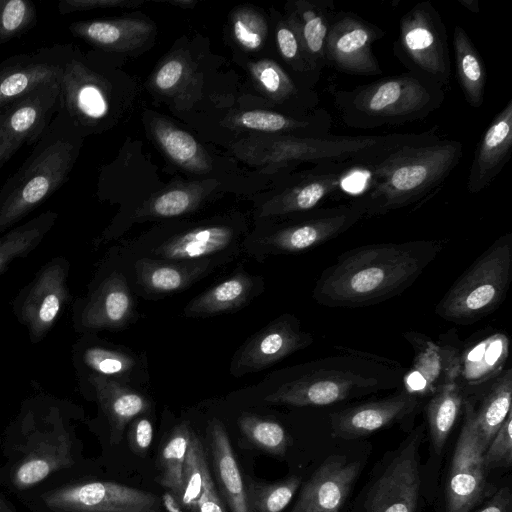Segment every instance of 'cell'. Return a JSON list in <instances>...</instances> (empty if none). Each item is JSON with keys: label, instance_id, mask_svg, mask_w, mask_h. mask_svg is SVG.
Returning <instances> with one entry per match:
<instances>
[{"label": "cell", "instance_id": "obj_50", "mask_svg": "<svg viewBox=\"0 0 512 512\" xmlns=\"http://www.w3.org/2000/svg\"><path fill=\"white\" fill-rule=\"evenodd\" d=\"M197 512H227L216 489L210 469L205 476L204 489L197 503Z\"/></svg>", "mask_w": 512, "mask_h": 512}, {"label": "cell", "instance_id": "obj_33", "mask_svg": "<svg viewBox=\"0 0 512 512\" xmlns=\"http://www.w3.org/2000/svg\"><path fill=\"white\" fill-rule=\"evenodd\" d=\"M208 434L216 481L230 512H250L245 481L223 423L212 420L208 425Z\"/></svg>", "mask_w": 512, "mask_h": 512}, {"label": "cell", "instance_id": "obj_8", "mask_svg": "<svg viewBox=\"0 0 512 512\" xmlns=\"http://www.w3.org/2000/svg\"><path fill=\"white\" fill-rule=\"evenodd\" d=\"M243 220L220 218L188 225H162L139 236L130 245L132 258L162 261H213L222 265L244 245Z\"/></svg>", "mask_w": 512, "mask_h": 512}, {"label": "cell", "instance_id": "obj_17", "mask_svg": "<svg viewBox=\"0 0 512 512\" xmlns=\"http://www.w3.org/2000/svg\"><path fill=\"white\" fill-rule=\"evenodd\" d=\"M464 423L455 447L446 489V512H471L485 489L483 448L472 415V404L464 398Z\"/></svg>", "mask_w": 512, "mask_h": 512}, {"label": "cell", "instance_id": "obj_45", "mask_svg": "<svg viewBox=\"0 0 512 512\" xmlns=\"http://www.w3.org/2000/svg\"><path fill=\"white\" fill-rule=\"evenodd\" d=\"M232 33L237 43L246 50H259L268 34L265 18L256 10L243 7L232 15Z\"/></svg>", "mask_w": 512, "mask_h": 512}, {"label": "cell", "instance_id": "obj_31", "mask_svg": "<svg viewBox=\"0 0 512 512\" xmlns=\"http://www.w3.org/2000/svg\"><path fill=\"white\" fill-rule=\"evenodd\" d=\"M262 285L258 276L239 269L194 297L185 306L183 314L186 317H209L235 311L261 293Z\"/></svg>", "mask_w": 512, "mask_h": 512}, {"label": "cell", "instance_id": "obj_1", "mask_svg": "<svg viewBox=\"0 0 512 512\" xmlns=\"http://www.w3.org/2000/svg\"><path fill=\"white\" fill-rule=\"evenodd\" d=\"M447 240L359 246L340 254L320 275L314 300L330 308H356L401 294L443 249Z\"/></svg>", "mask_w": 512, "mask_h": 512}, {"label": "cell", "instance_id": "obj_18", "mask_svg": "<svg viewBox=\"0 0 512 512\" xmlns=\"http://www.w3.org/2000/svg\"><path fill=\"white\" fill-rule=\"evenodd\" d=\"M73 44H53L0 62V108L33 90L59 81Z\"/></svg>", "mask_w": 512, "mask_h": 512}, {"label": "cell", "instance_id": "obj_15", "mask_svg": "<svg viewBox=\"0 0 512 512\" xmlns=\"http://www.w3.org/2000/svg\"><path fill=\"white\" fill-rule=\"evenodd\" d=\"M384 36L383 29L359 15L350 11H337L326 42L327 66L350 75L382 74L372 45Z\"/></svg>", "mask_w": 512, "mask_h": 512}, {"label": "cell", "instance_id": "obj_44", "mask_svg": "<svg viewBox=\"0 0 512 512\" xmlns=\"http://www.w3.org/2000/svg\"><path fill=\"white\" fill-rule=\"evenodd\" d=\"M37 18L36 6L30 0H0V45L28 33Z\"/></svg>", "mask_w": 512, "mask_h": 512}, {"label": "cell", "instance_id": "obj_24", "mask_svg": "<svg viewBox=\"0 0 512 512\" xmlns=\"http://www.w3.org/2000/svg\"><path fill=\"white\" fill-rule=\"evenodd\" d=\"M132 260L133 282L146 296L181 292L219 266L213 261H162L145 257Z\"/></svg>", "mask_w": 512, "mask_h": 512}, {"label": "cell", "instance_id": "obj_42", "mask_svg": "<svg viewBox=\"0 0 512 512\" xmlns=\"http://www.w3.org/2000/svg\"><path fill=\"white\" fill-rule=\"evenodd\" d=\"M208 470L203 445L198 435L192 431L183 468L182 487L177 497V501L185 511L197 512V503L203 492Z\"/></svg>", "mask_w": 512, "mask_h": 512}, {"label": "cell", "instance_id": "obj_37", "mask_svg": "<svg viewBox=\"0 0 512 512\" xmlns=\"http://www.w3.org/2000/svg\"><path fill=\"white\" fill-rule=\"evenodd\" d=\"M464 398V389L456 380L442 385L429 397L426 416L432 444L438 453L441 452L455 424Z\"/></svg>", "mask_w": 512, "mask_h": 512}, {"label": "cell", "instance_id": "obj_35", "mask_svg": "<svg viewBox=\"0 0 512 512\" xmlns=\"http://www.w3.org/2000/svg\"><path fill=\"white\" fill-rule=\"evenodd\" d=\"M452 45L462 94L473 108L484 102L487 74L481 55L464 28L454 26Z\"/></svg>", "mask_w": 512, "mask_h": 512}, {"label": "cell", "instance_id": "obj_30", "mask_svg": "<svg viewBox=\"0 0 512 512\" xmlns=\"http://www.w3.org/2000/svg\"><path fill=\"white\" fill-rule=\"evenodd\" d=\"M70 33L95 50L103 53H119L139 46L148 39L152 25L134 18H110L75 21L69 24Z\"/></svg>", "mask_w": 512, "mask_h": 512}, {"label": "cell", "instance_id": "obj_26", "mask_svg": "<svg viewBox=\"0 0 512 512\" xmlns=\"http://www.w3.org/2000/svg\"><path fill=\"white\" fill-rule=\"evenodd\" d=\"M509 355V339L503 332H493L474 341L462 342L457 383L465 394L482 388L503 370Z\"/></svg>", "mask_w": 512, "mask_h": 512}, {"label": "cell", "instance_id": "obj_41", "mask_svg": "<svg viewBox=\"0 0 512 512\" xmlns=\"http://www.w3.org/2000/svg\"><path fill=\"white\" fill-rule=\"evenodd\" d=\"M300 484L301 478L298 476H291L274 483L248 478L245 482V492L250 512L283 511Z\"/></svg>", "mask_w": 512, "mask_h": 512}, {"label": "cell", "instance_id": "obj_52", "mask_svg": "<svg viewBox=\"0 0 512 512\" xmlns=\"http://www.w3.org/2000/svg\"><path fill=\"white\" fill-rule=\"evenodd\" d=\"M457 2L471 13L478 14L480 12L477 0H457Z\"/></svg>", "mask_w": 512, "mask_h": 512}, {"label": "cell", "instance_id": "obj_38", "mask_svg": "<svg viewBox=\"0 0 512 512\" xmlns=\"http://www.w3.org/2000/svg\"><path fill=\"white\" fill-rule=\"evenodd\" d=\"M82 358L92 374L127 385L131 384L143 367L138 355L116 347L91 346L85 349Z\"/></svg>", "mask_w": 512, "mask_h": 512}, {"label": "cell", "instance_id": "obj_2", "mask_svg": "<svg viewBox=\"0 0 512 512\" xmlns=\"http://www.w3.org/2000/svg\"><path fill=\"white\" fill-rule=\"evenodd\" d=\"M463 155V144L436 139L401 146L369 167V179L360 195L365 218L377 217L423 203L444 185Z\"/></svg>", "mask_w": 512, "mask_h": 512}, {"label": "cell", "instance_id": "obj_40", "mask_svg": "<svg viewBox=\"0 0 512 512\" xmlns=\"http://www.w3.org/2000/svg\"><path fill=\"white\" fill-rule=\"evenodd\" d=\"M57 213L46 211L20 225L0 238V272L15 257L24 255L35 247L50 230Z\"/></svg>", "mask_w": 512, "mask_h": 512}, {"label": "cell", "instance_id": "obj_49", "mask_svg": "<svg viewBox=\"0 0 512 512\" xmlns=\"http://www.w3.org/2000/svg\"><path fill=\"white\" fill-rule=\"evenodd\" d=\"M133 4L139 5L140 3L123 0H61L57 4V10L60 15H68L93 9L132 6Z\"/></svg>", "mask_w": 512, "mask_h": 512}, {"label": "cell", "instance_id": "obj_32", "mask_svg": "<svg viewBox=\"0 0 512 512\" xmlns=\"http://www.w3.org/2000/svg\"><path fill=\"white\" fill-rule=\"evenodd\" d=\"M196 184L176 186L152 197L129 216L114 221L105 237L117 238L134 223L170 219L194 211L207 194L205 188Z\"/></svg>", "mask_w": 512, "mask_h": 512}, {"label": "cell", "instance_id": "obj_46", "mask_svg": "<svg viewBox=\"0 0 512 512\" xmlns=\"http://www.w3.org/2000/svg\"><path fill=\"white\" fill-rule=\"evenodd\" d=\"M486 470L509 467L512 463V412L496 432L483 454Z\"/></svg>", "mask_w": 512, "mask_h": 512}, {"label": "cell", "instance_id": "obj_25", "mask_svg": "<svg viewBox=\"0 0 512 512\" xmlns=\"http://www.w3.org/2000/svg\"><path fill=\"white\" fill-rule=\"evenodd\" d=\"M333 0H296L286 5V19L295 29L313 73L320 79L326 64V42L336 13Z\"/></svg>", "mask_w": 512, "mask_h": 512}, {"label": "cell", "instance_id": "obj_34", "mask_svg": "<svg viewBox=\"0 0 512 512\" xmlns=\"http://www.w3.org/2000/svg\"><path fill=\"white\" fill-rule=\"evenodd\" d=\"M480 398V405L475 409L472 401L474 426L485 452L489 443L511 412L512 370H503L482 388L473 392ZM466 393V394H470Z\"/></svg>", "mask_w": 512, "mask_h": 512}, {"label": "cell", "instance_id": "obj_14", "mask_svg": "<svg viewBox=\"0 0 512 512\" xmlns=\"http://www.w3.org/2000/svg\"><path fill=\"white\" fill-rule=\"evenodd\" d=\"M365 168L352 164H324L300 172L259 209V217H290L321 208L338 194L345 180Z\"/></svg>", "mask_w": 512, "mask_h": 512}, {"label": "cell", "instance_id": "obj_47", "mask_svg": "<svg viewBox=\"0 0 512 512\" xmlns=\"http://www.w3.org/2000/svg\"><path fill=\"white\" fill-rule=\"evenodd\" d=\"M187 64L179 56L167 59L156 71L153 84L162 92H170L183 80Z\"/></svg>", "mask_w": 512, "mask_h": 512}, {"label": "cell", "instance_id": "obj_5", "mask_svg": "<svg viewBox=\"0 0 512 512\" xmlns=\"http://www.w3.org/2000/svg\"><path fill=\"white\" fill-rule=\"evenodd\" d=\"M348 355L324 359L322 366L279 386L264 401L290 406H324L361 393H370L402 383L403 373L392 362L355 350Z\"/></svg>", "mask_w": 512, "mask_h": 512}, {"label": "cell", "instance_id": "obj_36", "mask_svg": "<svg viewBox=\"0 0 512 512\" xmlns=\"http://www.w3.org/2000/svg\"><path fill=\"white\" fill-rule=\"evenodd\" d=\"M152 133L165 154L182 168L196 173L210 169L203 149L186 131L166 120L157 119L152 124Z\"/></svg>", "mask_w": 512, "mask_h": 512}, {"label": "cell", "instance_id": "obj_10", "mask_svg": "<svg viewBox=\"0 0 512 512\" xmlns=\"http://www.w3.org/2000/svg\"><path fill=\"white\" fill-rule=\"evenodd\" d=\"M19 497L32 512H164L157 495L113 481L52 478Z\"/></svg>", "mask_w": 512, "mask_h": 512}, {"label": "cell", "instance_id": "obj_16", "mask_svg": "<svg viewBox=\"0 0 512 512\" xmlns=\"http://www.w3.org/2000/svg\"><path fill=\"white\" fill-rule=\"evenodd\" d=\"M403 336L414 352L412 364L402 377L404 390L420 400L456 380L462 341L453 329L441 334L438 341L415 331H407Z\"/></svg>", "mask_w": 512, "mask_h": 512}, {"label": "cell", "instance_id": "obj_51", "mask_svg": "<svg viewBox=\"0 0 512 512\" xmlns=\"http://www.w3.org/2000/svg\"><path fill=\"white\" fill-rule=\"evenodd\" d=\"M511 500L510 489L503 487L478 512H512Z\"/></svg>", "mask_w": 512, "mask_h": 512}, {"label": "cell", "instance_id": "obj_3", "mask_svg": "<svg viewBox=\"0 0 512 512\" xmlns=\"http://www.w3.org/2000/svg\"><path fill=\"white\" fill-rule=\"evenodd\" d=\"M83 141L81 132L59 109L29 156L0 188V232L23 219L67 182Z\"/></svg>", "mask_w": 512, "mask_h": 512}, {"label": "cell", "instance_id": "obj_21", "mask_svg": "<svg viewBox=\"0 0 512 512\" xmlns=\"http://www.w3.org/2000/svg\"><path fill=\"white\" fill-rule=\"evenodd\" d=\"M512 155V98L492 119L475 148L466 182L477 194L491 185Z\"/></svg>", "mask_w": 512, "mask_h": 512}, {"label": "cell", "instance_id": "obj_20", "mask_svg": "<svg viewBox=\"0 0 512 512\" xmlns=\"http://www.w3.org/2000/svg\"><path fill=\"white\" fill-rule=\"evenodd\" d=\"M419 442L420 432L415 431L372 487L366 512H415L420 489Z\"/></svg>", "mask_w": 512, "mask_h": 512}, {"label": "cell", "instance_id": "obj_27", "mask_svg": "<svg viewBox=\"0 0 512 512\" xmlns=\"http://www.w3.org/2000/svg\"><path fill=\"white\" fill-rule=\"evenodd\" d=\"M66 268L49 264L37 276L21 306V317L33 338H40L55 322L65 301Z\"/></svg>", "mask_w": 512, "mask_h": 512}, {"label": "cell", "instance_id": "obj_22", "mask_svg": "<svg viewBox=\"0 0 512 512\" xmlns=\"http://www.w3.org/2000/svg\"><path fill=\"white\" fill-rule=\"evenodd\" d=\"M418 405L419 399L402 388L387 398L332 414V434L344 439L368 435L411 415Z\"/></svg>", "mask_w": 512, "mask_h": 512}, {"label": "cell", "instance_id": "obj_4", "mask_svg": "<svg viewBox=\"0 0 512 512\" xmlns=\"http://www.w3.org/2000/svg\"><path fill=\"white\" fill-rule=\"evenodd\" d=\"M444 99L440 85L409 71L333 93L343 124L364 130L421 121L439 109Z\"/></svg>", "mask_w": 512, "mask_h": 512}, {"label": "cell", "instance_id": "obj_11", "mask_svg": "<svg viewBox=\"0 0 512 512\" xmlns=\"http://www.w3.org/2000/svg\"><path fill=\"white\" fill-rule=\"evenodd\" d=\"M365 214V201L358 196L339 206L290 216L287 222L269 232L245 239L243 247L258 261L269 255L306 252L343 234L365 218Z\"/></svg>", "mask_w": 512, "mask_h": 512}, {"label": "cell", "instance_id": "obj_6", "mask_svg": "<svg viewBox=\"0 0 512 512\" xmlns=\"http://www.w3.org/2000/svg\"><path fill=\"white\" fill-rule=\"evenodd\" d=\"M59 109L83 137L109 129L117 120L122 99L118 75L106 53L83 52L73 45L60 80Z\"/></svg>", "mask_w": 512, "mask_h": 512}, {"label": "cell", "instance_id": "obj_13", "mask_svg": "<svg viewBox=\"0 0 512 512\" xmlns=\"http://www.w3.org/2000/svg\"><path fill=\"white\" fill-rule=\"evenodd\" d=\"M59 95L56 81L0 108V170L23 145L42 138L59 110Z\"/></svg>", "mask_w": 512, "mask_h": 512}, {"label": "cell", "instance_id": "obj_19", "mask_svg": "<svg viewBox=\"0 0 512 512\" xmlns=\"http://www.w3.org/2000/svg\"><path fill=\"white\" fill-rule=\"evenodd\" d=\"M313 342L293 315H281L253 335L234 355L230 371L234 376L255 373Z\"/></svg>", "mask_w": 512, "mask_h": 512}, {"label": "cell", "instance_id": "obj_43", "mask_svg": "<svg viewBox=\"0 0 512 512\" xmlns=\"http://www.w3.org/2000/svg\"><path fill=\"white\" fill-rule=\"evenodd\" d=\"M242 435L257 449L275 456H284L290 437L284 427L271 419L244 413L238 419Z\"/></svg>", "mask_w": 512, "mask_h": 512}, {"label": "cell", "instance_id": "obj_48", "mask_svg": "<svg viewBox=\"0 0 512 512\" xmlns=\"http://www.w3.org/2000/svg\"><path fill=\"white\" fill-rule=\"evenodd\" d=\"M143 415L136 417L128 425L129 445L138 455H144L149 450L154 434L152 422Z\"/></svg>", "mask_w": 512, "mask_h": 512}, {"label": "cell", "instance_id": "obj_12", "mask_svg": "<svg viewBox=\"0 0 512 512\" xmlns=\"http://www.w3.org/2000/svg\"><path fill=\"white\" fill-rule=\"evenodd\" d=\"M447 40L441 15L430 1H421L402 16L393 53L409 72L446 90L451 78Z\"/></svg>", "mask_w": 512, "mask_h": 512}, {"label": "cell", "instance_id": "obj_53", "mask_svg": "<svg viewBox=\"0 0 512 512\" xmlns=\"http://www.w3.org/2000/svg\"><path fill=\"white\" fill-rule=\"evenodd\" d=\"M0 512H18V510L6 497L0 494Z\"/></svg>", "mask_w": 512, "mask_h": 512}, {"label": "cell", "instance_id": "obj_29", "mask_svg": "<svg viewBox=\"0 0 512 512\" xmlns=\"http://www.w3.org/2000/svg\"><path fill=\"white\" fill-rule=\"evenodd\" d=\"M89 381L107 418L110 443L117 445L129 423L136 417L146 414L151 408V403L145 395L130 385L95 374L89 376Z\"/></svg>", "mask_w": 512, "mask_h": 512}, {"label": "cell", "instance_id": "obj_23", "mask_svg": "<svg viewBox=\"0 0 512 512\" xmlns=\"http://www.w3.org/2000/svg\"><path fill=\"white\" fill-rule=\"evenodd\" d=\"M359 469L358 462L327 458L305 483L290 512H340Z\"/></svg>", "mask_w": 512, "mask_h": 512}, {"label": "cell", "instance_id": "obj_7", "mask_svg": "<svg viewBox=\"0 0 512 512\" xmlns=\"http://www.w3.org/2000/svg\"><path fill=\"white\" fill-rule=\"evenodd\" d=\"M4 444L7 461L0 468V483L21 495L77 464L78 448L71 429L61 420L49 424L21 423Z\"/></svg>", "mask_w": 512, "mask_h": 512}, {"label": "cell", "instance_id": "obj_9", "mask_svg": "<svg viewBox=\"0 0 512 512\" xmlns=\"http://www.w3.org/2000/svg\"><path fill=\"white\" fill-rule=\"evenodd\" d=\"M512 279V233L495 240L452 284L436 314L458 324L473 323L504 301Z\"/></svg>", "mask_w": 512, "mask_h": 512}, {"label": "cell", "instance_id": "obj_28", "mask_svg": "<svg viewBox=\"0 0 512 512\" xmlns=\"http://www.w3.org/2000/svg\"><path fill=\"white\" fill-rule=\"evenodd\" d=\"M135 299L129 282L121 272L106 277L92 294L81 314L88 329H119L132 321Z\"/></svg>", "mask_w": 512, "mask_h": 512}, {"label": "cell", "instance_id": "obj_39", "mask_svg": "<svg viewBox=\"0 0 512 512\" xmlns=\"http://www.w3.org/2000/svg\"><path fill=\"white\" fill-rule=\"evenodd\" d=\"M192 429L187 422L176 425L161 448L157 481L177 499L181 487L183 468L190 443Z\"/></svg>", "mask_w": 512, "mask_h": 512}]
</instances>
